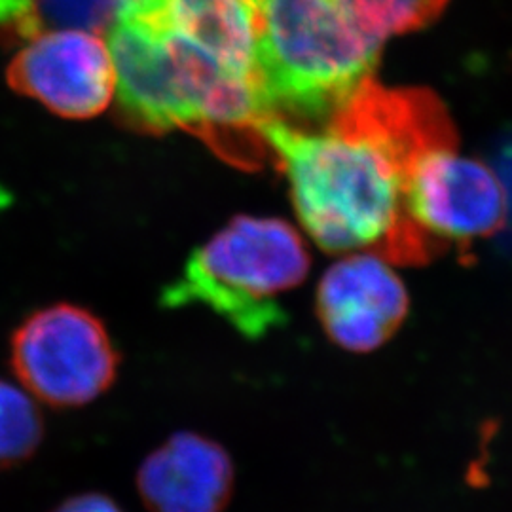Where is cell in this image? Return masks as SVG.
Segmentation results:
<instances>
[{
    "instance_id": "cell-1",
    "label": "cell",
    "mask_w": 512,
    "mask_h": 512,
    "mask_svg": "<svg viewBox=\"0 0 512 512\" xmlns=\"http://www.w3.org/2000/svg\"><path fill=\"white\" fill-rule=\"evenodd\" d=\"M258 133L283 169L296 217L332 255L370 251L395 264L435 258L404 213L408 167L423 150L458 145L444 103L427 90L370 80L323 126L264 120Z\"/></svg>"
},
{
    "instance_id": "cell-2",
    "label": "cell",
    "mask_w": 512,
    "mask_h": 512,
    "mask_svg": "<svg viewBox=\"0 0 512 512\" xmlns=\"http://www.w3.org/2000/svg\"><path fill=\"white\" fill-rule=\"evenodd\" d=\"M255 40L256 0H116L105 42L118 107L143 131L184 129L253 164L266 148Z\"/></svg>"
},
{
    "instance_id": "cell-3",
    "label": "cell",
    "mask_w": 512,
    "mask_h": 512,
    "mask_svg": "<svg viewBox=\"0 0 512 512\" xmlns=\"http://www.w3.org/2000/svg\"><path fill=\"white\" fill-rule=\"evenodd\" d=\"M382 42L336 0H256L253 82L264 120L323 126L365 88Z\"/></svg>"
},
{
    "instance_id": "cell-4",
    "label": "cell",
    "mask_w": 512,
    "mask_h": 512,
    "mask_svg": "<svg viewBox=\"0 0 512 512\" xmlns=\"http://www.w3.org/2000/svg\"><path fill=\"white\" fill-rule=\"evenodd\" d=\"M310 270V249L293 224L239 215L188 256L160 302L171 310L202 306L247 340H258L287 323L283 296Z\"/></svg>"
},
{
    "instance_id": "cell-5",
    "label": "cell",
    "mask_w": 512,
    "mask_h": 512,
    "mask_svg": "<svg viewBox=\"0 0 512 512\" xmlns=\"http://www.w3.org/2000/svg\"><path fill=\"white\" fill-rule=\"evenodd\" d=\"M120 353L105 323L59 302L27 315L10 338V366L21 387L52 408H82L118 378Z\"/></svg>"
},
{
    "instance_id": "cell-6",
    "label": "cell",
    "mask_w": 512,
    "mask_h": 512,
    "mask_svg": "<svg viewBox=\"0 0 512 512\" xmlns=\"http://www.w3.org/2000/svg\"><path fill=\"white\" fill-rule=\"evenodd\" d=\"M404 213L439 256L495 236L507 222V194L492 169L459 156L458 145H442L423 150L408 167Z\"/></svg>"
},
{
    "instance_id": "cell-7",
    "label": "cell",
    "mask_w": 512,
    "mask_h": 512,
    "mask_svg": "<svg viewBox=\"0 0 512 512\" xmlns=\"http://www.w3.org/2000/svg\"><path fill=\"white\" fill-rule=\"evenodd\" d=\"M8 80L63 118L86 120L107 109L116 92L109 46L86 29H38L25 38Z\"/></svg>"
},
{
    "instance_id": "cell-8",
    "label": "cell",
    "mask_w": 512,
    "mask_h": 512,
    "mask_svg": "<svg viewBox=\"0 0 512 512\" xmlns=\"http://www.w3.org/2000/svg\"><path fill=\"white\" fill-rule=\"evenodd\" d=\"M410 300L384 256L359 251L330 264L315 291V313L336 348L370 353L403 327Z\"/></svg>"
},
{
    "instance_id": "cell-9",
    "label": "cell",
    "mask_w": 512,
    "mask_h": 512,
    "mask_svg": "<svg viewBox=\"0 0 512 512\" xmlns=\"http://www.w3.org/2000/svg\"><path fill=\"white\" fill-rule=\"evenodd\" d=\"M135 486L150 512H224L236 488V467L217 440L179 431L143 459Z\"/></svg>"
},
{
    "instance_id": "cell-10",
    "label": "cell",
    "mask_w": 512,
    "mask_h": 512,
    "mask_svg": "<svg viewBox=\"0 0 512 512\" xmlns=\"http://www.w3.org/2000/svg\"><path fill=\"white\" fill-rule=\"evenodd\" d=\"M44 440V418L37 401L19 385L0 380V471L37 454Z\"/></svg>"
},
{
    "instance_id": "cell-11",
    "label": "cell",
    "mask_w": 512,
    "mask_h": 512,
    "mask_svg": "<svg viewBox=\"0 0 512 512\" xmlns=\"http://www.w3.org/2000/svg\"><path fill=\"white\" fill-rule=\"evenodd\" d=\"M349 19L370 38L384 44L395 35L427 27L448 0H336Z\"/></svg>"
},
{
    "instance_id": "cell-12",
    "label": "cell",
    "mask_w": 512,
    "mask_h": 512,
    "mask_svg": "<svg viewBox=\"0 0 512 512\" xmlns=\"http://www.w3.org/2000/svg\"><path fill=\"white\" fill-rule=\"evenodd\" d=\"M42 0H0V42L25 40L40 29Z\"/></svg>"
},
{
    "instance_id": "cell-13",
    "label": "cell",
    "mask_w": 512,
    "mask_h": 512,
    "mask_svg": "<svg viewBox=\"0 0 512 512\" xmlns=\"http://www.w3.org/2000/svg\"><path fill=\"white\" fill-rule=\"evenodd\" d=\"M52 512H124V509L109 495L86 492L65 499Z\"/></svg>"
},
{
    "instance_id": "cell-14",
    "label": "cell",
    "mask_w": 512,
    "mask_h": 512,
    "mask_svg": "<svg viewBox=\"0 0 512 512\" xmlns=\"http://www.w3.org/2000/svg\"><path fill=\"white\" fill-rule=\"evenodd\" d=\"M107 2H109L110 6H112V8H114V4H116V0H107ZM92 4H93V8H95V12H97V14H103V12H101V8H99V6H97V2H95V0H92Z\"/></svg>"
}]
</instances>
